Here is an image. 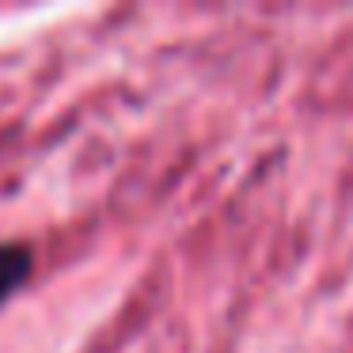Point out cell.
<instances>
[{
  "label": "cell",
  "instance_id": "cell-1",
  "mask_svg": "<svg viewBox=\"0 0 353 353\" xmlns=\"http://www.w3.org/2000/svg\"><path fill=\"white\" fill-rule=\"evenodd\" d=\"M31 247L23 243H0V304L19 292L31 277Z\"/></svg>",
  "mask_w": 353,
  "mask_h": 353
}]
</instances>
